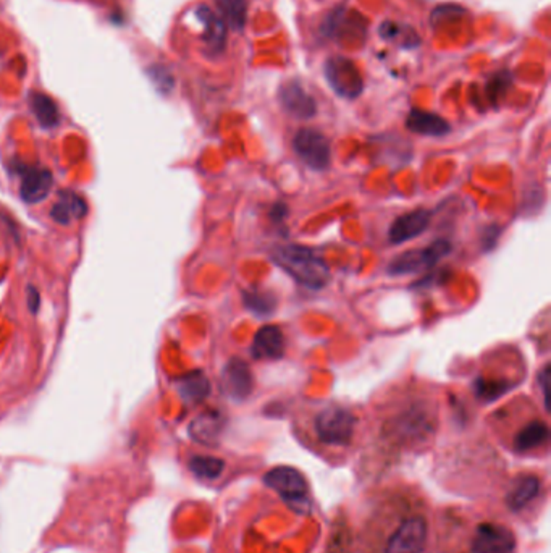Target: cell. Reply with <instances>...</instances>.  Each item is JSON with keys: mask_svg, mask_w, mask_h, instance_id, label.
Listing matches in <instances>:
<instances>
[{"mask_svg": "<svg viewBox=\"0 0 551 553\" xmlns=\"http://www.w3.org/2000/svg\"><path fill=\"white\" fill-rule=\"evenodd\" d=\"M251 355L255 359H280L285 355V337L280 327L263 325L255 335Z\"/></svg>", "mask_w": 551, "mask_h": 553, "instance_id": "11", "label": "cell"}, {"mask_svg": "<svg viewBox=\"0 0 551 553\" xmlns=\"http://www.w3.org/2000/svg\"><path fill=\"white\" fill-rule=\"evenodd\" d=\"M54 177L47 169H29L20 185V197L28 205H38L51 195Z\"/></svg>", "mask_w": 551, "mask_h": 553, "instance_id": "12", "label": "cell"}, {"mask_svg": "<svg viewBox=\"0 0 551 553\" xmlns=\"http://www.w3.org/2000/svg\"><path fill=\"white\" fill-rule=\"evenodd\" d=\"M275 264L288 273L291 279L309 289H322L330 281V269L321 256L311 247L301 245L277 247L271 253Z\"/></svg>", "mask_w": 551, "mask_h": 553, "instance_id": "2", "label": "cell"}, {"mask_svg": "<svg viewBox=\"0 0 551 553\" xmlns=\"http://www.w3.org/2000/svg\"><path fill=\"white\" fill-rule=\"evenodd\" d=\"M179 393L181 398L187 403H201L205 400L211 393V382L201 371H195L189 374L183 375L177 382Z\"/></svg>", "mask_w": 551, "mask_h": 553, "instance_id": "15", "label": "cell"}, {"mask_svg": "<svg viewBox=\"0 0 551 553\" xmlns=\"http://www.w3.org/2000/svg\"><path fill=\"white\" fill-rule=\"evenodd\" d=\"M548 437H550L548 426L543 421H530L514 435L513 450L518 453L538 450L540 447H545L548 443Z\"/></svg>", "mask_w": 551, "mask_h": 553, "instance_id": "13", "label": "cell"}, {"mask_svg": "<svg viewBox=\"0 0 551 553\" xmlns=\"http://www.w3.org/2000/svg\"><path fill=\"white\" fill-rule=\"evenodd\" d=\"M513 389V383L506 381H488L479 377L474 382V392L477 398L482 401H493L500 398L501 395L509 392Z\"/></svg>", "mask_w": 551, "mask_h": 553, "instance_id": "22", "label": "cell"}, {"mask_svg": "<svg viewBox=\"0 0 551 553\" xmlns=\"http://www.w3.org/2000/svg\"><path fill=\"white\" fill-rule=\"evenodd\" d=\"M543 497L545 485L542 479L534 474L516 476L505 489V505L516 516H526L527 513L537 510Z\"/></svg>", "mask_w": 551, "mask_h": 553, "instance_id": "5", "label": "cell"}, {"mask_svg": "<svg viewBox=\"0 0 551 553\" xmlns=\"http://www.w3.org/2000/svg\"><path fill=\"white\" fill-rule=\"evenodd\" d=\"M281 103L285 109L297 119H309L315 113V103L296 86L287 88L281 93Z\"/></svg>", "mask_w": 551, "mask_h": 553, "instance_id": "19", "label": "cell"}, {"mask_svg": "<svg viewBox=\"0 0 551 553\" xmlns=\"http://www.w3.org/2000/svg\"><path fill=\"white\" fill-rule=\"evenodd\" d=\"M225 463L215 457L197 455L189 460V469L201 479H217L223 473Z\"/></svg>", "mask_w": 551, "mask_h": 553, "instance_id": "21", "label": "cell"}, {"mask_svg": "<svg viewBox=\"0 0 551 553\" xmlns=\"http://www.w3.org/2000/svg\"><path fill=\"white\" fill-rule=\"evenodd\" d=\"M501 230L497 225H490L487 227L484 235V249L490 251L493 247H497V241L500 239Z\"/></svg>", "mask_w": 551, "mask_h": 553, "instance_id": "25", "label": "cell"}, {"mask_svg": "<svg viewBox=\"0 0 551 553\" xmlns=\"http://www.w3.org/2000/svg\"><path fill=\"white\" fill-rule=\"evenodd\" d=\"M351 524L363 553H425L432 515L419 490L393 484L367 495Z\"/></svg>", "mask_w": 551, "mask_h": 553, "instance_id": "1", "label": "cell"}, {"mask_svg": "<svg viewBox=\"0 0 551 553\" xmlns=\"http://www.w3.org/2000/svg\"><path fill=\"white\" fill-rule=\"evenodd\" d=\"M86 211L88 207L81 197L71 191H62L59 195V201L52 207L51 215L57 223L70 225L71 222L81 219Z\"/></svg>", "mask_w": 551, "mask_h": 553, "instance_id": "14", "label": "cell"}, {"mask_svg": "<svg viewBox=\"0 0 551 553\" xmlns=\"http://www.w3.org/2000/svg\"><path fill=\"white\" fill-rule=\"evenodd\" d=\"M255 379L251 369L239 357H231L221 373V390L230 400L243 401L253 393Z\"/></svg>", "mask_w": 551, "mask_h": 553, "instance_id": "8", "label": "cell"}, {"mask_svg": "<svg viewBox=\"0 0 551 553\" xmlns=\"http://www.w3.org/2000/svg\"><path fill=\"white\" fill-rule=\"evenodd\" d=\"M31 109L39 121V125L44 128L57 127L60 120V112L57 104L52 101L49 96L41 93L31 94Z\"/></svg>", "mask_w": 551, "mask_h": 553, "instance_id": "20", "label": "cell"}, {"mask_svg": "<svg viewBox=\"0 0 551 553\" xmlns=\"http://www.w3.org/2000/svg\"><path fill=\"white\" fill-rule=\"evenodd\" d=\"M217 5L221 7V13L231 25L239 26L243 23V15H245L243 0H217Z\"/></svg>", "mask_w": 551, "mask_h": 553, "instance_id": "23", "label": "cell"}, {"mask_svg": "<svg viewBox=\"0 0 551 553\" xmlns=\"http://www.w3.org/2000/svg\"><path fill=\"white\" fill-rule=\"evenodd\" d=\"M356 429V415L345 406H327L314 419L315 439L327 448H348Z\"/></svg>", "mask_w": 551, "mask_h": 553, "instance_id": "4", "label": "cell"}, {"mask_svg": "<svg viewBox=\"0 0 551 553\" xmlns=\"http://www.w3.org/2000/svg\"><path fill=\"white\" fill-rule=\"evenodd\" d=\"M463 542L467 553H516V534L505 524L497 521L464 523Z\"/></svg>", "mask_w": 551, "mask_h": 553, "instance_id": "3", "label": "cell"}, {"mask_svg": "<svg viewBox=\"0 0 551 553\" xmlns=\"http://www.w3.org/2000/svg\"><path fill=\"white\" fill-rule=\"evenodd\" d=\"M407 128L425 137H443L450 131V125L445 120L433 113L419 111L411 112L407 117Z\"/></svg>", "mask_w": 551, "mask_h": 553, "instance_id": "17", "label": "cell"}, {"mask_svg": "<svg viewBox=\"0 0 551 553\" xmlns=\"http://www.w3.org/2000/svg\"><path fill=\"white\" fill-rule=\"evenodd\" d=\"M295 153L309 169L315 172L327 171L330 167V141L314 128H303L293 139Z\"/></svg>", "mask_w": 551, "mask_h": 553, "instance_id": "7", "label": "cell"}, {"mask_svg": "<svg viewBox=\"0 0 551 553\" xmlns=\"http://www.w3.org/2000/svg\"><path fill=\"white\" fill-rule=\"evenodd\" d=\"M223 427V417L217 411H205L196 417L189 426V434L197 442L213 443Z\"/></svg>", "mask_w": 551, "mask_h": 553, "instance_id": "16", "label": "cell"}, {"mask_svg": "<svg viewBox=\"0 0 551 553\" xmlns=\"http://www.w3.org/2000/svg\"><path fill=\"white\" fill-rule=\"evenodd\" d=\"M538 385L542 387L543 400L545 406L548 409V395H550V366L543 367L542 373L538 374Z\"/></svg>", "mask_w": 551, "mask_h": 553, "instance_id": "24", "label": "cell"}, {"mask_svg": "<svg viewBox=\"0 0 551 553\" xmlns=\"http://www.w3.org/2000/svg\"><path fill=\"white\" fill-rule=\"evenodd\" d=\"M287 215H288V207L283 203H277L271 209V221L281 222Z\"/></svg>", "mask_w": 551, "mask_h": 553, "instance_id": "26", "label": "cell"}, {"mask_svg": "<svg viewBox=\"0 0 551 553\" xmlns=\"http://www.w3.org/2000/svg\"><path fill=\"white\" fill-rule=\"evenodd\" d=\"M451 253V243L448 239H437L424 249H413L395 257L388 265L390 275H407L417 273L424 269H430L441 261L445 256Z\"/></svg>", "mask_w": 551, "mask_h": 553, "instance_id": "6", "label": "cell"}, {"mask_svg": "<svg viewBox=\"0 0 551 553\" xmlns=\"http://www.w3.org/2000/svg\"><path fill=\"white\" fill-rule=\"evenodd\" d=\"M243 305L257 317H271L279 301L269 289H251L243 291Z\"/></svg>", "mask_w": 551, "mask_h": 553, "instance_id": "18", "label": "cell"}, {"mask_svg": "<svg viewBox=\"0 0 551 553\" xmlns=\"http://www.w3.org/2000/svg\"><path fill=\"white\" fill-rule=\"evenodd\" d=\"M39 305H41V297H39L38 289H34V287H29V289H28V306H29L33 313H38Z\"/></svg>", "mask_w": 551, "mask_h": 553, "instance_id": "27", "label": "cell"}, {"mask_svg": "<svg viewBox=\"0 0 551 553\" xmlns=\"http://www.w3.org/2000/svg\"><path fill=\"white\" fill-rule=\"evenodd\" d=\"M430 221H432V213L425 209H417L414 213L405 214L391 223L388 239L393 245H403L427 230Z\"/></svg>", "mask_w": 551, "mask_h": 553, "instance_id": "9", "label": "cell"}, {"mask_svg": "<svg viewBox=\"0 0 551 553\" xmlns=\"http://www.w3.org/2000/svg\"><path fill=\"white\" fill-rule=\"evenodd\" d=\"M322 553H363L348 516L333 519Z\"/></svg>", "mask_w": 551, "mask_h": 553, "instance_id": "10", "label": "cell"}]
</instances>
